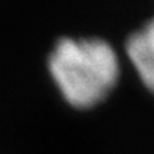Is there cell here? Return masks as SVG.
Masks as SVG:
<instances>
[{
    "mask_svg": "<svg viewBox=\"0 0 154 154\" xmlns=\"http://www.w3.org/2000/svg\"><path fill=\"white\" fill-rule=\"evenodd\" d=\"M126 51L143 84L154 92V19L131 34Z\"/></svg>",
    "mask_w": 154,
    "mask_h": 154,
    "instance_id": "7a4b0ae2",
    "label": "cell"
},
{
    "mask_svg": "<svg viewBox=\"0 0 154 154\" xmlns=\"http://www.w3.org/2000/svg\"><path fill=\"white\" fill-rule=\"evenodd\" d=\"M61 94L75 107H92L119 79V58L111 44L98 38L61 39L48 59Z\"/></svg>",
    "mask_w": 154,
    "mask_h": 154,
    "instance_id": "6da1fadb",
    "label": "cell"
}]
</instances>
